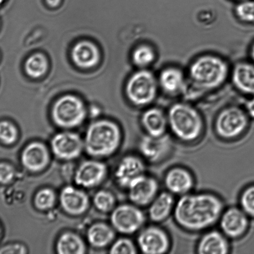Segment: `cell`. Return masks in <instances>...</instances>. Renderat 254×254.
Listing matches in <instances>:
<instances>
[{
	"mask_svg": "<svg viewBox=\"0 0 254 254\" xmlns=\"http://www.w3.org/2000/svg\"><path fill=\"white\" fill-rule=\"evenodd\" d=\"M225 208L222 198L218 194L191 191L176 200L172 216L181 230L203 233L217 225Z\"/></svg>",
	"mask_w": 254,
	"mask_h": 254,
	"instance_id": "cell-1",
	"label": "cell"
},
{
	"mask_svg": "<svg viewBox=\"0 0 254 254\" xmlns=\"http://www.w3.org/2000/svg\"><path fill=\"white\" fill-rule=\"evenodd\" d=\"M170 135L181 143L191 144L200 140L205 132L202 116L193 106L178 103L170 107L168 113Z\"/></svg>",
	"mask_w": 254,
	"mask_h": 254,
	"instance_id": "cell-2",
	"label": "cell"
},
{
	"mask_svg": "<svg viewBox=\"0 0 254 254\" xmlns=\"http://www.w3.org/2000/svg\"><path fill=\"white\" fill-rule=\"evenodd\" d=\"M228 72V64L222 59L213 55H205L193 62L189 74L196 88L210 91L225 83Z\"/></svg>",
	"mask_w": 254,
	"mask_h": 254,
	"instance_id": "cell-3",
	"label": "cell"
},
{
	"mask_svg": "<svg viewBox=\"0 0 254 254\" xmlns=\"http://www.w3.org/2000/svg\"><path fill=\"white\" fill-rule=\"evenodd\" d=\"M121 139V131L116 124L108 121L96 122L87 129L84 148L92 156H110L119 148Z\"/></svg>",
	"mask_w": 254,
	"mask_h": 254,
	"instance_id": "cell-4",
	"label": "cell"
},
{
	"mask_svg": "<svg viewBox=\"0 0 254 254\" xmlns=\"http://www.w3.org/2000/svg\"><path fill=\"white\" fill-rule=\"evenodd\" d=\"M249 116L245 111L236 106L224 109L215 122L216 136L224 141H235L242 136L249 126Z\"/></svg>",
	"mask_w": 254,
	"mask_h": 254,
	"instance_id": "cell-5",
	"label": "cell"
},
{
	"mask_svg": "<svg viewBox=\"0 0 254 254\" xmlns=\"http://www.w3.org/2000/svg\"><path fill=\"white\" fill-rule=\"evenodd\" d=\"M159 82L151 71L142 69L131 77L127 85V94L134 104L145 106L156 99Z\"/></svg>",
	"mask_w": 254,
	"mask_h": 254,
	"instance_id": "cell-6",
	"label": "cell"
},
{
	"mask_svg": "<svg viewBox=\"0 0 254 254\" xmlns=\"http://www.w3.org/2000/svg\"><path fill=\"white\" fill-rule=\"evenodd\" d=\"M85 115L83 103L73 96H66L60 99L52 111L54 123L64 128H72L81 125Z\"/></svg>",
	"mask_w": 254,
	"mask_h": 254,
	"instance_id": "cell-7",
	"label": "cell"
},
{
	"mask_svg": "<svg viewBox=\"0 0 254 254\" xmlns=\"http://www.w3.org/2000/svg\"><path fill=\"white\" fill-rule=\"evenodd\" d=\"M137 246L144 254H165L170 250L171 241L165 229L153 223L139 231Z\"/></svg>",
	"mask_w": 254,
	"mask_h": 254,
	"instance_id": "cell-8",
	"label": "cell"
},
{
	"mask_svg": "<svg viewBox=\"0 0 254 254\" xmlns=\"http://www.w3.org/2000/svg\"><path fill=\"white\" fill-rule=\"evenodd\" d=\"M111 221L114 228L125 235L139 232L145 226L147 216L141 207L134 204H124L114 209Z\"/></svg>",
	"mask_w": 254,
	"mask_h": 254,
	"instance_id": "cell-9",
	"label": "cell"
},
{
	"mask_svg": "<svg viewBox=\"0 0 254 254\" xmlns=\"http://www.w3.org/2000/svg\"><path fill=\"white\" fill-rule=\"evenodd\" d=\"M173 138L168 133L154 136L144 134L139 142V151L146 163L156 164L166 160L173 150Z\"/></svg>",
	"mask_w": 254,
	"mask_h": 254,
	"instance_id": "cell-10",
	"label": "cell"
},
{
	"mask_svg": "<svg viewBox=\"0 0 254 254\" xmlns=\"http://www.w3.org/2000/svg\"><path fill=\"white\" fill-rule=\"evenodd\" d=\"M219 230L230 240H240L248 230L250 216L240 206L225 208L219 220Z\"/></svg>",
	"mask_w": 254,
	"mask_h": 254,
	"instance_id": "cell-11",
	"label": "cell"
},
{
	"mask_svg": "<svg viewBox=\"0 0 254 254\" xmlns=\"http://www.w3.org/2000/svg\"><path fill=\"white\" fill-rule=\"evenodd\" d=\"M163 183L166 190L180 197L193 191L195 178L190 169L182 166H175L166 172Z\"/></svg>",
	"mask_w": 254,
	"mask_h": 254,
	"instance_id": "cell-12",
	"label": "cell"
},
{
	"mask_svg": "<svg viewBox=\"0 0 254 254\" xmlns=\"http://www.w3.org/2000/svg\"><path fill=\"white\" fill-rule=\"evenodd\" d=\"M131 202L139 207H148L160 193V184L155 177L144 174L128 188Z\"/></svg>",
	"mask_w": 254,
	"mask_h": 254,
	"instance_id": "cell-13",
	"label": "cell"
},
{
	"mask_svg": "<svg viewBox=\"0 0 254 254\" xmlns=\"http://www.w3.org/2000/svg\"><path fill=\"white\" fill-rule=\"evenodd\" d=\"M51 148L57 158L62 160H72L81 155L84 148V142L79 134L62 132L52 138Z\"/></svg>",
	"mask_w": 254,
	"mask_h": 254,
	"instance_id": "cell-14",
	"label": "cell"
},
{
	"mask_svg": "<svg viewBox=\"0 0 254 254\" xmlns=\"http://www.w3.org/2000/svg\"><path fill=\"white\" fill-rule=\"evenodd\" d=\"M146 173V162L141 156L129 155L119 162L115 177L122 188L128 189L132 183Z\"/></svg>",
	"mask_w": 254,
	"mask_h": 254,
	"instance_id": "cell-15",
	"label": "cell"
},
{
	"mask_svg": "<svg viewBox=\"0 0 254 254\" xmlns=\"http://www.w3.org/2000/svg\"><path fill=\"white\" fill-rule=\"evenodd\" d=\"M231 250L230 239L213 228L203 232L196 246L199 254H228Z\"/></svg>",
	"mask_w": 254,
	"mask_h": 254,
	"instance_id": "cell-16",
	"label": "cell"
},
{
	"mask_svg": "<svg viewBox=\"0 0 254 254\" xmlns=\"http://www.w3.org/2000/svg\"><path fill=\"white\" fill-rule=\"evenodd\" d=\"M106 172V166L101 162L85 161L77 169L75 181L77 185L84 188H93L104 180Z\"/></svg>",
	"mask_w": 254,
	"mask_h": 254,
	"instance_id": "cell-17",
	"label": "cell"
},
{
	"mask_svg": "<svg viewBox=\"0 0 254 254\" xmlns=\"http://www.w3.org/2000/svg\"><path fill=\"white\" fill-rule=\"evenodd\" d=\"M176 196L165 190L160 191L148 206V217L153 223L160 224L173 215Z\"/></svg>",
	"mask_w": 254,
	"mask_h": 254,
	"instance_id": "cell-18",
	"label": "cell"
},
{
	"mask_svg": "<svg viewBox=\"0 0 254 254\" xmlns=\"http://www.w3.org/2000/svg\"><path fill=\"white\" fill-rule=\"evenodd\" d=\"M49 160L48 149L44 144L39 142L28 144L21 154L22 165L32 172L43 170L49 164Z\"/></svg>",
	"mask_w": 254,
	"mask_h": 254,
	"instance_id": "cell-19",
	"label": "cell"
},
{
	"mask_svg": "<svg viewBox=\"0 0 254 254\" xmlns=\"http://www.w3.org/2000/svg\"><path fill=\"white\" fill-rule=\"evenodd\" d=\"M62 207L72 215H80L85 212L89 206V199L84 191L68 186L62 190L60 196Z\"/></svg>",
	"mask_w": 254,
	"mask_h": 254,
	"instance_id": "cell-20",
	"label": "cell"
},
{
	"mask_svg": "<svg viewBox=\"0 0 254 254\" xmlns=\"http://www.w3.org/2000/svg\"><path fill=\"white\" fill-rule=\"evenodd\" d=\"M141 124L145 134L154 136L164 135L169 129L168 114L158 108H149L142 116Z\"/></svg>",
	"mask_w": 254,
	"mask_h": 254,
	"instance_id": "cell-21",
	"label": "cell"
},
{
	"mask_svg": "<svg viewBox=\"0 0 254 254\" xmlns=\"http://www.w3.org/2000/svg\"><path fill=\"white\" fill-rule=\"evenodd\" d=\"M234 85L242 93L254 96V64L240 62L232 74Z\"/></svg>",
	"mask_w": 254,
	"mask_h": 254,
	"instance_id": "cell-22",
	"label": "cell"
},
{
	"mask_svg": "<svg viewBox=\"0 0 254 254\" xmlns=\"http://www.w3.org/2000/svg\"><path fill=\"white\" fill-rule=\"evenodd\" d=\"M159 85L169 94H176L186 88L185 76L183 72L175 67H169L161 71L159 78Z\"/></svg>",
	"mask_w": 254,
	"mask_h": 254,
	"instance_id": "cell-23",
	"label": "cell"
},
{
	"mask_svg": "<svg viewBox=\"0 0 254 254\" xmlns=\"http://www.w3.org/2000/svg\"><path fill=\"white\" fill-rule=\"evenodd\" d=\"M72 57L77 65L83 68H89L98 62V50L90 42H80L74 47Z\"/></svg>",
	"mask_w": 254,
	"mask_h": 254,
	"instance_id": "cell-24",
	"label": "cell"
},
{
	"mask_svg": "<svg viewBox=\"0 0 254 254\" xmlns=\"http://www.w3.org/2000/svg\"><path fill=\"white\" fill-rule=\"evenodd\" d=\"M114 238L113 230L104 223H96L92 225L87 233V238L91 246L95 248H104L112 242Z\"/></svg>",
	"mask_w": 254,
	"mask_h": 254,
	"instance_id": "cell-25",
	"label": "cell"
},
{
	"mask_svg": "<svg viewBox=\"0 0 254 254\" xmlns=\"http://www.w3.org/2000/svg\"><path fill=\"white\" fill-rule=\"evenodd\" d=\"M57 251L60 254H83L85 251V246L78 235L66 233L57 241Z\"/></svg>",
	"mask_w": 254,
	"mask_h": 254,
	"instance_id": "cell-26",
	"label": "cell"
},
{
	"mask_svg": "<svg viewBox=\"0 0 254 254\" xmlns=\"http://www.w3.org/2000/svg\"><path fill=\"white\" fill-rule=\"evenodd\" d=\"M156 59L155 51L148 45H141L137 47L133 54L134 64L141 68L150 66Z\"/></svg>",
	"mask_w": 254,
	"mask_h": 254,
	"instance_id": "cell-27",
	"label": "cell"
},
{
	"mask_svg": "<svg viewBox=\"0 0 254 254\" xmlns=\"http://www.w3.org/2000/svg\"><path fill=\"white\" fill-rule=\"evenodd\" d=\"M47 69V60L41 54L34 55L27 60L26 63L27 73L33 78L42 76Z\"/></svg>",
	"mask_w": 254,
	"mask_h": 254,
	"instance_id": "cell-28",
	"label": "cell"
},
{
	"mask_svg": "<svg viewBox=\"0 0 254 254\" xmlns=\"http://www.w3.org/2000/svg\"><path fill=\"white\" fill-rule=\"evenodd\" d=\"M239 206L250 216L254 218V185L246 187L239 196Z\"/></svg>",
	"mask_w": 254,
	"mask_h": 254,
	"instance_id": "cell-29",
	"label": "cell"
},
{
	"mask_svg": "<svg viewBox=\"0 0 254 254\" xmlns=\"http://www.w3.org/2000/svg\"><path fill=\"white\" fill-rule=\"evenodd\" d=\"M56 201V195L54 191L49 189H44L37 193L34 198L36 207L41 210H47L54 206Z\"/></svg>",
	"mask_w": 254,
	"mask_h": 254,
	"instance_id": "cell-30",
	"label": "cell"
},
{
	"mask_svg": "<svg viewBox=\"0 0 254 254\" xmlns=\"http://www.w3.org/2000/svg\"><path fill=\"white\" fill-rule=\"evenodd\" d=\"M239 19L248 23L254 24V0H243L236 7Z\"/></svg>",
	"mask_w": 254,
	"mask_h": 254,
	"instance_id": "cell-31",
	"label": "cell"
},
{
	"mask_svg": "<svg viewBox=\"0 0 254 254\" xmlns=\"http://www.w3.org/2000/svg\"><path fill=\"white\" fill-rule=\"evenodd\" d=\"M94 204L97 209L103 212H108L113 208L115 199L109 191L101 190L94 196Z\"/></svg>",
	"mask_w": 254,
	"mask_h": 254,
	"instance_id": "cell-32",
	"label": "cell"
},
{
	"mask_svg": "<svg viewBox=\"0 0 254 254\" xmlns=\"http://www.w3.org/2000/svg\"><path fill=\"white\" fill-rule=\"evenodd\" d=\"M138 246L128 238H121L112 246L110 253L113 254H136Z\"/></svg>",
	"mask_w": 254,
	"mask_h": 254,
	"instance_id": "cell-33",
	"label": "cell"
},
{
	"mask_svg": "<svg viewBox=\"0 0 254 254\" xmlns=\"http://www.w3.org/2000/svg\"><path fill=\"white\" fill-rule=\"evenodd\" d=\"M17 138V130L13 124L7 121L0 123V141L6 144H11Z\"/></svg>",
	"mask_w": 254,
	"mask_h": 254,
	"instance_id": "cell-34",
	"label": "cell"
},
{
	"mask_svg": "<svg viewBox=\"0 0 254 254\" xmlns=\"http://www.w3.org/2000/svg\"><path fill=\"white\" fill-rule=\"evenodd\" d=\"M14 174L13 167L8 164L0 163V183H9L13 179Z\"/></svg>",
	"mask_w": 254,
	"mask_h": 254,
	"instance_id": "cell-35",
	"label": "cell"
},
{
	"mask_svg": "<svg viewBox=\"0 0 254 254\" xmlns=\"http://www.w3.org/2000/svg\"><path fill=\"white\" fill-rule=\"evenodd\" d=\"M26 253V248L24 246L18 245V244L5 246L0 250V254H23Z\"/></svg>",
	"mask_w": 254,
	"mask_h": 254,
	"instance_id": "cell-36",
	"label": "cell"
},
{
	"mask_svg": "<svg viewBox=\"0 0 254 254\" xmlns=\"http://www.w3.org/2000/svg\"><path fill=\"white\" fill-rule=\"evenodd\" d=\"M245 111L249 118L254 119V96L246 103Z\"/></svg>",
	"mask_w": 254,
	"mask_h": 254,
	"instance_id": "cell-37",
	"label": "cell"
},
{
	"mask_svg": "<svg viewBox=\"0 0 254 254\" xmlns=\"http://www.w3.org/2000/svg\"><path fill=\"white\" fill-rule=\"evenodd\" d=\"M61 1V0H46L47 4L52 7L57 6Z\"/></svg>",
	"mask_w": 254,
	"mask_h": 254,
	"instance_id": "cell-38",
	"label": "cell"
},
{
	"mask_svg": "<svg viewBox=\"0 0 254 254\" xmlns=\"http://www.w3.org/2000/svg\"><path fill=\"white\" fill-rule=\"evenodd\" d=\"M251 57H252V59L253 60V61L254 62V43L253 44V46H252V48H251Z\"/></svg>",
	"mask_w": 254,
	"mask_h": 254,
	"instance_id": "cell-39",
	"label": "cell"
},
{
	"mask_svg": "<svg viewBox=\"0 0 254 254\" xmlns=\"http://www.w3.org/2000/svg\"><path fill=\"white\" fill-rule=\"evenodd\" d=\"M4 1V0H0V4H2V2Z\"/></svg>",
	"mask_w": 254,
	"mask_h": 254,
	"instance_id": "cell-40",
	"label": "cell"
},
{
	"mask_svg": "<svg viewBox=\"0 0 254 254\" xmlns=\"http://www.w3.org/2000/svg\"><path fill=\"white\" fill-rule=\"evenodd\" d=\"M238 1H243V0H238Z\"/></svg>",
	"mask_w": 254,
	"mask_h": 254,
	"instance_id": "cell-41",
	"label": "cell"
}]
</instances>
